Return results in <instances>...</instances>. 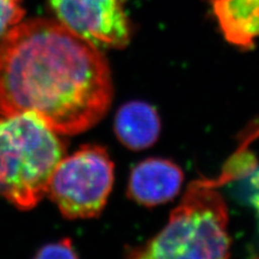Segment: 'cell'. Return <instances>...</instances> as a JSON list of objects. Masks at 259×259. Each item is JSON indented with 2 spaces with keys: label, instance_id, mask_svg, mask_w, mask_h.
<instances>
[{
  "label": "cell",
  "instance_id": "7",
  "mask_svg": "<svg viewBox=\"0 0 259 259\" xmlns=\"http://www.w3.org/2000/svg\"><path fill=\"white\" fill-rule=\"evenodd\" d=\"M225 39L244 50L259 37V0H209Z\"/></svg>",
  "mask_w": 259,
  "mask_h": 259
},
{
  "label": "cell",
  "instance_id": "9",
  "mask_svg": "<svg viewBox=\"0 0 259 259\" xmlns=\"http://www.w3.org/2000/svg\"><path fill=\"white\" fill-rule=\"evenodd\" d=\"M23 0H0V41L23 21Z\"/></svg>",
  "mask_w": 259,
  "mask_h": 259
},
{
  "label": "cell",
  "instance_id": "6",
  "mask_svg": "<svg viewBox=\"0 0 259 259\" xmlns=\"http://www.w3.org/2000/svg\"><path fill=\"white\" fill-rule=\"evenodd\" d=\"M184 172L175 162L162 158H148L137 163L127 183V196L146 207L167 203L180 193Z\"/></svg>",
  "mask_w": 259,
  "mask_h": 259
},
{
  "label": "cell",
  "instance_id": "4",
  "mask_svg": "<svg viewBox=\"0 0 259 259\" xmlns=\"http://www.w3.org/2000/svg\"><path fill=\"white\" fill-rule=\"evenodd\" d=\"M115 181V165L102 146L85 145L65 156L49 182L47 196L68 220L99 216Z\"/></svg>",
  "mask_w": 259,
  "mask_h": 259
},
{
  "label": "cell",
  "instance_id": "3",
  "mask_svg": "<svg viewBox=\"0 0 259 259\" xmlns=\"http://www.w3.org/2000/svg\"><path fill=\"white\" fill-rule=\"evenodd\" d=\"M216 181H194L169 214L166 226L143 245L128 250L134 259L228 258L231 238L226 201Z\"/></svg>",
  "mask_w": 259,
  "mask_h": 259
},
{
  "label": "cell",
  "instance_id": "11",
  "mask_svg": "<svg viewBox=\"0 0 259 259\" xmlns=\"http://www.w3.org/2000/svg\"><path fill=\"white\" fill-rule=\"evenodd\" d=\"M255 185V194L253 197V203L255 204L256 208L259 209V174L255 177V180L253 181Z\"/></svg>",
  "mask_w": 259,
  "mask_h": 259
},
{
  "label": "cell",
  "instance_id": "8",
  "mask_svg": "<svg viewBox=\"0 0 259 259\" xmlns=\"http://www.w3.org/2000/svg\"><path fill=\"white\" fill-rule=\"evenodd\" d=\"M113 127L118 140L126 148L144 150L158 141L161 120L150 104L132 101L118 109Z\"/></svg>",
  "mask_w": 259,
  "mask_h": 259
},
{
  "label": "cell",
  "instance_id": "10",
  "mask_svg": "<svg viewBox=\"0 0 259 259\" xmlns=\"http://www.w3.org/2000/svg\"><path fill=\"white\" fill-rule=\"evenodd\" d=\"M36 258H77L78 254L69 239H63L55 243H50L39 249Z\"/></svg>",
  "mask_w": 259,
  "mask_h": 259
},
{
  "label": "cell",
  "instance_id": "5",
  "mask_svg": "<svg viewBox=\"0 0 259 259\" xmlns=\"http://www.w3.org/2000/svg\"><path fill=\"white\" fill-rule=\"evenodd\" d=\"M60 22L99 49H123L132 37L124 0H49Z\"/></svg>",
  "mask_w": 259,
  "mask_h": 259
},
{
  "label": "cell",
  "instance_id": "2",
  "mask_svg": "<svg viewBox=\"0 0 259 259\" xmlns=\"http://www.w3.org/2000/svg\"><path fill=\"white\" fill-rule=\"evenodd\" d=\"M66 143L31 113L0 112V194L23 210L47 196Z\"/></svg>",
  "mask_w": 259,
  "mask_h": 259
},
{
  "label": "cell",
  "instance_id": "1",
  "mask_svg": "<svg viewBox=\"0 0 259 259\" xmlns=\"http://www.w3.org/2000/svg\"><path fill=\"white\" fill-rule=\"evenodd\" d=\"M112 94L101 49L56 20L22 21L0 41V112L31 113L75 135L100 122Z\"/></svg>",
  "mask_w": 259,
  "mask_h": 259
}]
</instances>
